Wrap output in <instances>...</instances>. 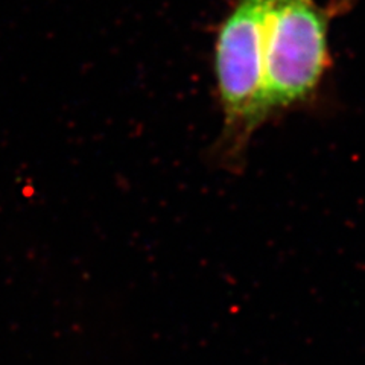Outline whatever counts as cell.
I'll list each match as a JSON object with an SVG mask.
<instances>
[{"label":"cell","mask_w":365,"mask_h":365,"mask_svg":"<svg viewBox=\"0 0 365 365\" xmlns=\"http://www.w3.org/2000/svg\"><path fill=\"white\" fill-rule=\"evenodd\" d=\"M330 16L314 0H265L262 58L268 118L314 98L332 61Z\"/></svg>","instance_id":"cell-1"},{"label":"cell","mask_w":365,"mask_h":365,"mask_svg":"<svg viewBox=\"0 0 365 365\" xmlns=\"http://www.w3.org/2000/svg\"><path fill=\"white\" fill-rule=\"evenodd\" d=\"M265 0H237L221 23L215 43V76L224 116L222 158L241 163L265 111L262 21Z\"/></svg>","instance_id":"cell-2"}]
</instances>
